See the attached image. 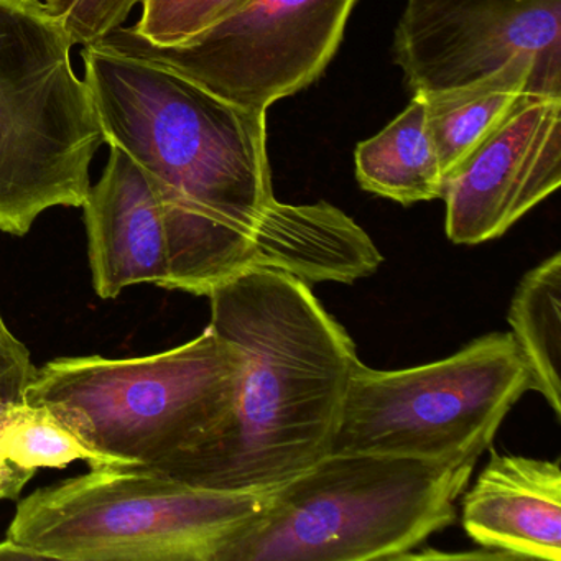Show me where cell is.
Segmentation results:
<instances>
[{
	"label": "cell",
	"instance_id": "14",
	"mask_svg": "<svg viewBox=\"0 0 561 561\" xmlns=\"http://www.w3.org/2000/svg\"><path fill=\"white\" fill-rule=\"evenodd\" d=\"M360 188L409 206L442 198L445 176L426 123L425 100L412 103L386 129L357 146Z\"/></svg>",
	"mask_w": 561,
	"mask_h": 561
},
{
	"label": "cell",
	"instance_id": "7",
	"mask_svg": "<svg viewBox=\"0 0 561 561\" xmlns=\"http://www.w3.org/2000/svg\"><path fill=\"white\" fill-rule=\"evenodd\" d=\"M525 392L527 367L511 333L485 334L409 369L357 360L331 453L478 462Z\"/></svg>",
	"mask_w": 561,
	"mask_h": 561
},
{
	"label": "cell",
	"instance_id": "9",
	"mask_svg": "<svg viewBox=\"0 0 561 561\" xmlns=\"http://www.w3.org/2000/svg\"><path fill=\"white\" fill-rule=\"evenodd\" d=\"M393 57L413 96L485 80L515 64L561 96V0H407Z\"/></svg>",
	"mask_w": 561,
	"mask_h": 561
},
{
	"label": "cell",
	"instance_id": "3",
	"mask_svg": "<svg viewBox=\"0 0 561 561\" xmlns=\"http://www.w3.org/2000/svg\"><path fill=\"white\" fill-rule=\"evenodd\" d=\"M242 356L206 328L147 357H61L37 369L25 402L41 405L113 471L175 479L234 405Z\"/></svg>",
	"mask_w": 561,
	"mask_h": 561
},
{
	"label": "cell",
	"instance_id": "21",
	"mask_svg": "<svg viewBox=\"0 0 561 561\" xmlns=\"http://www.w3.org/2000/svg\"><path fill=\"white\" fill-rule=\"evenodd\" d=\"M0 560H42V557L31 548L5 540L0 543Z\"/></svg>",
	"mask_w": 561,
	"mask_h": 561
},
{
	"label": "cell",
	"instance_id": "17",
	"mask_svg": "<svg viewBox=\"0 0 561 561\" xmlns=\"http://www.w3.org/2000/svg\"><path fill=\"white\" fill-rule=\"evenodd\" d=\"M252 0H142L134 34L152 47L190 44L216 25L234 18Z\"/></svg>",
	"mask_w": 561,
	"mask_h": 561
},
{
	"label": "cell",
	"instance_id": "20",
	"mask_svg": "<svg viewBox=\"0 0 561 561\" xmlns=\"http://www.w3.org/2000/svg\"><path fill=\"white\" fill-rule=\"evenodd\" d=\"M34 474L31 469L21 468L0 458V499H18Z\"/></svg>",
	"mask_w": 561,
	"mask_h": 561
},
{
	"label": "cell",
	"instance_id": "11",
	"mask_svg": "<svg viewBox=\"0 0 561 561\" xmlns=\"http://www.w3.org/2000/svg\"><path fill=\"white\" fill-rule=\"evenodd\" d=\"M100 182L84 209L93 287L100 298H116L127 287L165 288L170 248L162 206L149 180L129 156L110 147Z\"/></svg>",
	"mask_w": 561,
	"mask_h": 561
},
{
	"label": "cell",
	"instance_id": "10",
	"mask_svg": "<svg viewBox=\"0 0 561 561\" xmlns=\"http://www.w3.org/2000/svg\"><path fill=\"white\" fill-rule=\"evenodd\" d=\"M560 183L561 96H527L446 179V236L458 245L501 238Z\"/></svg>",
	"mask_w": 561,
	"mask_h": 561
},
{
	"label": "cell",
	"instance_id": "2",
	"mask_svg": "<svg viewBox=\"0 0 561 561\" xmlns=\"http://www.w3.org/2000/svg\"><path fill=\"white\" fill-rule=\"evenodd\" d=\"M211 328L238 347L231 413L173 481L218 492H267L330 455L356 344L308 282L245 272L216 287Z\"/></svg>",
	"mask_w": 561,
	"mask_h": 561
},
{
	"label": "cell",
	"instance_id": "1",
	"mask_svg": "<svg viewBox=\"0 0 561 561\" xmlns=\"http://www.w3.org/2000/svg\"><path fill=\"white\" fill-rule=\"evenodd\" d=\"M81 55L104 142L140 167L162 206L167 290L208 297L261 268L354 284L380 267L373 239L336 206L275 199L264 111L139 55L100 45Z\"/></svg>",
	"mask_w": 561,
	"mask_h": 561
},
{
	"label": "cell",
	"instance_id": "18",
	"mask_svg": "<svg viewBox=\"0 0 561 561\" xmlns=\"http://www.w3.org/2000/svg\"><path fill=\"white\" fill-rule=\"evenodd\" d=\"M142 0H45L48 11L64 24L71 44H98L123 27Z\"/></svg>",
	"mask_w": 561,
	"mask_h": 561
},
{
	"label": "cell",
	"instance_id": "4",
	"mask_svg": "<svg viewBox=\"0 0 561 561\" xmlns=\"http://www.w3.org/2000/svg\"><path fill=\"white\" fill-rule=\"evenodd\" d=\"M474 466L330 453L275 489L219 561L402 560L455 524Z\"/></svg>",
	"mask_w": 561,
	"mask_h": 561
},
{
	"label": "cell",
	"instance_id": "15",
	"mask_svg": "<svg viewBox=\"0 0 561 561\" xmlns=\"http://www.w3.org/2000/svg\"><path fill=\"white\" fill-rule=\"evenodd\" d=\"M512 337L528 373V390L561 416V254L524 275L507 314Z\"/></svg>",
	"mask_w": 561,
	"mask_h": 561
},
{
	"label": "cell",
	"instance_id": "6",
	"mask_svg": "<svg viewBox=\"0 0 561 561\" xmlns=\"http://www.w3.org/2000/svg\"><path fill=\"white\" fill-rule=\"evenodd\" d=\"M274 491H208L147 472L93 469L24 499L8 540L42 560L219 561Z\"/></svg>",
	"mask_w": 561,
	"mask_h": 561
},
{
	"label": "cell",
	"instance_id": "13",
	"mask_svg": "<svg viewBox=\"0 0 561 561\" xmlns=\"http://www.w3.org/2000/svg\"><path fill=\"white\" fill-rule=\"evenodd\" d=\"M527 96H545L527 64L512 65L458 90L420 96L445 182Z\"/></svg>",
	"mask_w": 561,
	"mask_h": 561
},
{
	"label": "cell",
	"instance_id": "8",
	"mask_svg": "<svg viewBox=\"0 0 561 561\" xmlns=\"http://www.w3.org/2000/svg\"><path fill=\"white\" fill-rule=\"evenodd\" d=\"M354 4L356 0H252L182 47H152L124 25L94 45L159 61L228 103L267 113L323 75Z\"/></svg>",
	"mask_w": 561,
	"mask_h": 561
},
{
	"label": "cell",
	"instance_id": "5",
	"mask_svg": "<svg viewBox=\"0 0 561 561\" xmlns=\"http://www.w3.org/2000/svg\"><path fill=\"white\" fill-rule=\"evenodd\" d=\"M70 35L41 0H0V231L31 232L42 213L81 208L104 142Z\"/></svg>",
	"mask_w": 561,
	"mask_h": 561
},
{
	"label": "cell",
	"instance_id": "19",
	"mask_svg": "<svg viewBox=\"0 0 561 561\" xmlns=\"http://www.w3.org/2000/svg\"><path fill=\"white\" fill-rule=\"evenodd\" d=\"M35 373L31 351L9 331L0 314V413L25 402V390Z\"/></svg>",
	"mask_w": 561,
	"mask_h": 561
},
{
	"label": "cell",
	"instance_id": "16",
	"mask_svg": "<svg viewBox=\"0 0 561 561\" xmlns=\"http://www.w3.org/2000/svg\"><path fill=\"white\" fill-rule=\"evenodd\" d=\"M0 458L24 469H61L81 459L91 469L106 462L68 432L45 407L24 402L0 413Z\"/></svg>",
	"mask_w": 561,
	"mask_h": 561
},
{
	"label": "cell",
	"instance_id": "12",
	"mask_svg": "<svg viewBox=\"0 0 561 561\" xmlns=\"http://www.w3.org/2000/svg\"><path fill=\"white\" fill-rule=\"evenodd\" d=\"M462 528L504 558L561 561L560 459L492 455L462 492Z\"/></svg>",
	"mask_w": 561,
	"mask_h": 561
}]
</instances>
